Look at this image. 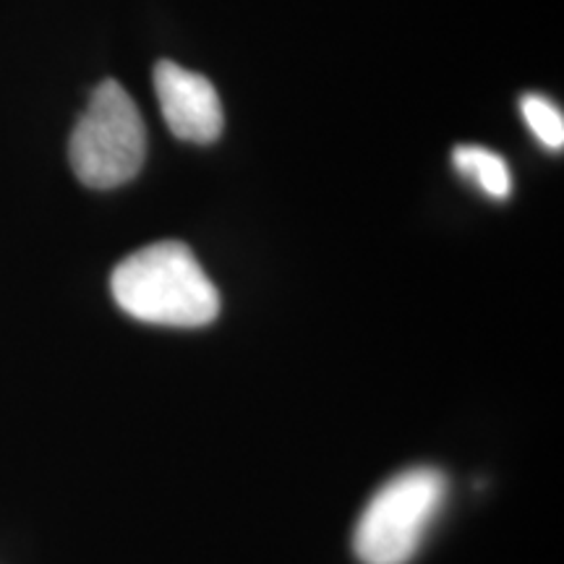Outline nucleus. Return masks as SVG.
Here are the masks:
<instances>
[{
  "mask_svg": "<svg viewBox=\"0 0 564 564\" xmlns=\"http://www.w3.org/2000/svg\"><path fill=\"white\" fill-rule=\"evenodd\" d=\"M453 162L457 173L465 175L468 181H476L486 194L494 199H507L512 192V175L507 167L505 158H499L497 152L486 150L478 144H460L455 147Z\"/></svg>",
  "mask_w": 564,
  "mask_h": 564,
  "instance_id": "nucleus-5",
  "label": "nucleus"
},
{
  "mask_svg": "<svg viewBox=\"0 0 564 564\" xmlns=\"http://www.w3.org/2000/svg\"><path fill=\"white\" fill-rule=\"evenodd\" d=\"M68 160L89 188H116L137 178L147 160V126L121 82L105 79L91 91L70 133Z\"/></svg>",
  "mask_w": 564,
  "mask_h": 564,
  "instance_id": "nucleus-2",
  "label": "nucleus"
},
{
  "mask_svg": "<svg viewBox=\"0 0 564 564\" xmlns=\"http://www.w3.org/2000/svg\"><path fill=\"white\" fill-rule=\"evenodd\" d=\"M447 478L434 468H411L373 494L352 535L364 564H408L444 505Z\"/></svg>",
  "mask_w": 564,
  "mask_h": 564,
  "instance_id": "nucleus-3",
  "label": "nucleus"
},
{
  "mask_svg": "<svg viewBox=\"0 0 564 564\" xmlns=\"http://www.w3.org/2000/svg\"><path fill=\"white\" fill-rule=\"evenodd\" d=\"M112 299L147 324L194 329L215 322L220 293L186 243L162 241L133 251L110 278Z\"/></svg>",
  "mask_w": 564,
  "mask_h": 564,
  "instance_id": "nucleus-1",
  "label": "nucleus"
},
{
  "mask_svg": "<svg viewBox=\"0 0 564 564\" xmlns=\"http://www.w3.org/2000/svg\"><path fill=\"white\" fill-rule=\"evenodd\" d=\"M520 110H523V118L539 141L549 150L560 152L564 147V116L562 110L556 108L552 100L541 95H525L523 102H520Z\"/></svg>",
  "mask_w": 564,
  "mask_h": 564,
  "instance_id": "nucleus-6",
  "label": "nucleus"
},
{
  "mask_svg": "<svg viewBox=\"0 0 564 564\" xmlns=\"http://www.w3.org/2000/svg\"><path fill=\"white\" fill-rule=\"evenodd\" d=\"M154 91L173 137L192 144H212L223 133V102L207 76L160 61L154 66Z\"/></svg>",
  "mask_w": 564,
  "mask_h": 564,
  "instance_id": "nucleus-4",
  "label": "nucleus"
}]
</instances>
